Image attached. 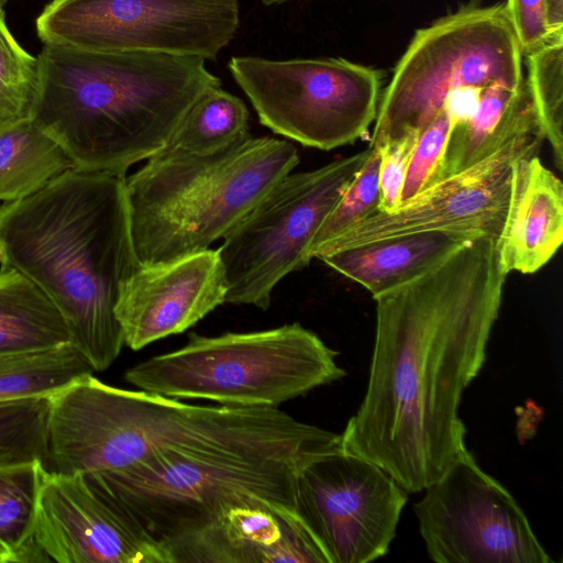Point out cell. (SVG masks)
Segmentation results:
<instances>
[{
  "label": "cell",
  "instance_id": "2e32d148",
  "mask_svg": "<svg viewBox=\"0 0 563 563\" xmlns=\"http://www.w3.org/2000/svg\"><path fill=\"white\" fill-rule=\"evenodd\" d=\"M227 282L218 250L142 265L123 284L115 306L124 345L134 351L185 332L225 303Z\"/></svg>",
  "mask_w": 563,
  "mask_h": 563
},
{
  "label": "cell",
  "instance_id": "d6a6232c",
  "mask_svg": "<svg viewBox=\"0 0 563 563\" xmlns=\"http://www.w3.org/2000/svg\"><path fill=\"white\" fill-rule=\"evenodd\" d=\"M548 22L553 37L563 35V0H545Z\"/></svg>",
  "mask_w": 563,
  "mask_h": 563
},
{
  "label": "cell",
  "instance_id": "836d02e7",
  "mask_svg": "<svg viewBox=\"0 0 563 563\" xmlns=\"http://www.w3.org/2000/svg\"><path fill=\"white\" fill-rule=\"evenodd\" d=\"M264 4H267V5H271V4H278V3H282V2H285V1H289V0H261Z\"/></svg>",
  "mask_w": 563,
  "mask_h": 563
},
{
  "label": "cell",
  "instance_id": "3957f363",
  "mask_svg": "<svg viewBox=\"0 0 563 563\" xmlns=\"http://www.w3.org/2000/svg\"><path fill=\"white\" fill-rule=\"evenodd\" d=\"M37 58L32 119L77 168L122 176L166 144L206 90L221 86L194 56L44 45Z\"/></svg>",
  "mask_w": 563,
  "mask_h": 563
},
{
  "label": "cell",
  "instance_id": "52a82bcc",
  "mask_svg": "<svg viewBox=\"0 0 563 563\" xmlns=\"http://www.w3.org/2000/svg\"><path fill=\"white\" fill-rule=\"evenodd\" d=\"M338 353L298 322L216 336L190 333L187 343L130 367L141 390L229 407H275L345 375Z\"/></svg>",
  "mask_w": 563,
  "mask_h": 563
},
{
  "label": "cell",
  "instance_id": "8992f818",
  "mask_svg": "<svg viewBox=\"0 0 563 563\" xmlns=\"http://www.w3.org/2000/svg\"><path fill=\"white\" fill-rule=\"evenodd\" d=\"M298 163L291 143L267 136H250L203 155L154 154L125 177L140 264L169 262L209 249Z\"/></svg>",
  "mask_w": 563,
  "mask_h": 563
},
{
  "label": "cell",
  "instance_id": "cb8c5ba5",
  "mask_svg": "<svg viewBox=\"0 0 563 563\" xmlns=\"http://www.w3.org/2000/svg\"><path fill=\"white\" fill-rule=\"evenodd\" d=\"M43 471L37 462L0 468V563L49 562L35 538Z\"/></svg>",
  "mask_w": 563,
  "mask_h": 563
},
{
  "label": "cell",
  "instance_id": "f1b7e54d",
  "mask_svg": "<svg viewBox=\"0 0 563 563\" xmlns=\"http://www.w3.org/2000/svg\"><path fill=\"white\" fill-rule=\"evenodd\" d=\"M379 168L380 153L371 147L365 163L317 230L309 247L311 260L321 246L379 209Z\"/></svg>",
  "mask_w": 563,
  "mask_h": 563
},
{
  "label": "cell",
  "instance_id": "f546056e",
  "mask_svg": "<svg viewBox=\"0 0 563 563\" xmlns=\"http://www.w3.org/2000/svg\"><path fill=\"white\" fill-rule=\"evenodd\" d=\"M450 133L451 122L443 109L419 132L409 157L400 203L435 183Z\"/></svg>",
  "mask_w": 563,
  "mask_h": 563
},
{
  "label": "cell",
  "instance_id": "4dcf8cb0",
  "mask_svg": "<svg viewBox=\"0 0 563 563\" xmlns=\"http://www.w3.org/2000/svg\"><path fill=\"white\" fill-rule=\"evenodd\" d=\"M418 134H407L376 148L380 153L379 185L382 201L379 209L383 211H393L401 202L408 162Z\"/></svg>",
  "mask_w": 563,
  "mask_h": 563
},
{
  "label": "cell",
  "instance_id": "9a60e30c",
  "mask_svg": "<svg viewBox=\"0 0 563 563\" xmlns=\"http://www.w3.org/2000/svg\"><path fill=\"white\" fill-rule=\"evenodd\" d=\"M35 538L49 562L173 563L167 550L125 518L84 473L44 468Z\"/></svg>",
  "mask_w": 563,
  "mask_h": 563
},
{
  "label": "cell",
  "instance_id": "7402d4cb",
  "mask_svg": "<svg viewBox=\"0 0 563 563\" xmlns=\"http://www.w3.org/2000/svg\"><path fill=\"white\" fill-rule=\"evenodd\" d=\"M75 167L63 146L33 119L0 128V201L29 197Z\"/></svg>",
  "mask_w": 563,
  "mask_h": 563
},
{
  "label": "cell",
  "instance_id": "6da1fadb",
  "mask_svg": "<svg viewBox=\"0 0 563 563\" xmlns=\"http://www.w3.org/2000/svg\"><path fill=\"white\" fill-rule=\"evenodd\" d=\"M496 242L474 238L433 269L374 298L367 388L341 443L407 493L424 489L467 451L459 407L485 363L507 276Z\"/></svg>",
  "mask_w": 563,
  "mask_h": 563
},
{
  "label": "cell",
  "instance_id": "ffe728a7",
  "mask_svg": "<svg viewBox=\"0 0 563 563\" xmlns=\"http://www.w3.org/2000/svg\"><path fill=\"white\" fill-rule=\"evenodd\" d=\"M529 132L541 133L527 81L490 85L474 114L451 130L435 183L477 164Z\"/></svg>",
  "mask_w": 563,
  "mask_h": 563
},
{
  "label": "cell",
  "instance_id": "603a6c76",
  "mask_svg": "<svg viewBox=\"0 0 563 563\" xmlns=\"http://www.w3.org/2000/svg\"><path fill=\"white\" fill-rule=\"evenodd\" d=\"M250 136V112L245 103L219 86L206 90L190 106L157 153L210 154Z\"/></svg>",
  "mask_w": 563,
  "mask_h": 563
},
{
  "label": "cell",
  "instance_id": "ba28073f",
  "mask_svg": "<svg viewBox=\"0 0 563 563\" xmlns=\"http://www.w3.org/2000/svg\"><path fill=\"white\" fill-rule=\"evenodd\" d=\"M522 56L504 3L467 4L418 30L378 103L369 146L418 134L455 87L523 80Z\"/></svg>",
  "mask_w": 563,
  "mask_h": 563
},
{
  "label": "cell",
  "instance_id": "44dd1931",
  "mask_svg": "<svg viewBox=\"0 0 563 563\" xmlns=\"http://www.w3.org/2000/svg\"><path fill=\"white\" fill-rule=\"evenodd\" d=\"M70 344L64 317L23 274L0 267V355L32 353Z\"/></svg>",
  "mask_w": 563,
  "mask_h": 563
},
{
  "label": "cell",
  "instance_id": "7a4b0ae2",
  "mask_svg": "<svg viewBox=\"0 0 563 563\" xmlns=\"http://www.w3.org/2000/svg\"><path fill=\"white\" fill-rule=\"evenodd\" d=\"M0 265L37 285L64 317L70 344L93 372L106 371L124 345L120 290L140 266L125 176L75 167L1 203Z\"/></svg>",
  "mask_w": 563,
  "mask_h": 563
},
{
  "label": "cell",
  "instance_id": "5bb4252c",
  "mask_svg": "<svg viewBox=\"0 0 563 563\" xmlns=\"http://www.w3.org/2000/svg\"><path fill=\"white\" fill-rule=\"evenodd\" d=\"M542 140L539 132L516 136L488 157L432 184L395 210L376 209L321 246L314 258L364 242L420 231L498 239L509 201L511 166L522 156L538 154Z\"/></svg>",
  "mask_w": 563,
  "mask_h": 563
},
{
  "label": "cell",
  "instance_id": "83f0119b",
  "mask_svg": "<svg viewBox=\"0 0 563 563\" xmlns=\"http://www.w3.org/2000/svg\"><path fill=\"white\" fill-rule=\"evenodd\" d=\"M0 3V128L32 119L40 93L38 58L14 38Z\"/></svg>",
  "mask_w": 563,
  "mask_h": 563
},
{
  "label": "cell",
  "instance_id": "277c9868",
  "mask_svg": "<svg viewBox=\"0 0 563 563\" xmlns=\"http://www.w3.org/2000/svg\"><path fill=\"white\" fill-rule=\"evenodd\" d=\"M341 449V434L314 426L298 435L167 454L129 468L84 474L166 550L242 504L267 507L314 541L298 509V477L313 461Z\"/></svg>",
  "mask_w": 563,
  "mask_h": 563
},
{
  "label": "cell",
  "instance_id": "30bf717a",
  "mask_svg": "<svg viewBox=\"0 0 563 563\" xmlns=\"http://www.w3.org/2000/svg\"><path fill=\"white\" fill-rule=\"evenodd\" d=\"M228 68L261 123L305 146L353 143L377 115L379 73L343 58L233 56Z\"/></svg>",
  "mask_w": 563,
  "mask_h": 563
},
{
  "label": "cell",
  "instance_id": "d4e9b609",
  "mask_svg": "<svg viewBox=\"0 0 563 563\" xmlns=\"http://www.w3.org/2000/svg\"><path fill=\"white\" fill-rule=\"evenodd\" d=\"M92 372L87 360L71 344L0 355V401L49 397Z\"/></svg>",
  "mask_w": 563,
  "mask_h": 563
},
{
  "label": "cell",
  "instance_id": "d6986e66",
  "mask_svg": "<svg viewBox=\"0 0 563 563\" xmlns=\"http://www.w3.org/2000/svg\"><path fill=\"white\" fill-rule=\"evenodd\" d=\"M290 533L311 539L267 507L242 504L173 543L168 553L173 563H276L279 545Z\"/></svg>",
  "mask_w": 563,
  "mask_h": 563
},
{
  "label": "cell",
  "instance_id": "8fae6325",
  "mask_svg": "<svg viewBox=\"0 0 563 563\" xmlns=\"http://www.w3.org/2000/svg\"><path fill=\"white\" fill-rule=\"evenodd\" d=\"M240 25L239 0H52L36 19L44 45L214 60Z\"/></svg>",
  "mask_w": 563,
  "mask_h": 563
},
{
  "label": "cell",
  "instance_id": "484cf974",
  "mask_svg": "<svg viewBox=\"0 0 563 563\" xmlns=\"http://www.w3.org/2000/svg\"><path fill=\"white\" fill-rule=\"evenodd\" d=\"M529 95L543 140L551 146L554 164L563 168V35L527 54Z\"/></svg>",
  "mask_w": 563,
  "mask_h": 563
},
{
  "label": "cell",
  "instance_id": "4fadbf2b",
  "mask_svg": "<svg viewBox=\"0 0 563 563\" xmlns=\"http://www.w3.org/2000/svg\"><path fill=\"white\" fill-rule=\"evenodd\" d=\"M407 492L382 467L343 449L298 477V509L328 563H366L389 550Z\"/></svg>",
  "mask_w": 563,
  "mask_h": 563
},
{
  "label": "cell",
  "instance_id": "4316f807",
  "mask_svg": "<svg viewBox=\"0 0 563 563\" xmlns=\"http://www.w3.org/2000/svg\"><path fill=\"white\" fill-rule=\"evenodd\" d=\"M49 397L0 401V468L41 463L45 466Z\"/></svg>",
  "mask_w": 563,
  "mask_h": 563
},
{
  "label": "cell",
  "instance_id": "5b68a950",
  "mask_svg": "<svg viewBox=\"0 0 563 563\" xmlns=\"http://www.w3.org/2000/svg\"><path fill=\"white\" fill-rule=\"evenodd\" d=\"M313 427L275 407L191 405L110 386L90 374L49 396L44 468L117 471L167 454L298 435Z\"/></svg>",
  "mask_w": 563,
  "mask_h": 563
},
{
  "label": "cell",
  "instance_id": "1f68e13d",
  "mask_svg": "<svg viewBox=\"0 0 563 563\" xmlns=\"http://www.w3.org/2000/svg\"><path fill=\"white\" fill-rule=\"evenodd\" d=\"M504 9L522 55L531 53L553 37L545 0H506Z\"/></svg>",
  "mask_w": 563,
  "mask_h": 563
},
{
  "label": "cell",
  "instance_id": "e575fe53",
  "mask_svg": "<svg viewBox=\"0 0 563 563\" xmlns=\"http://www.w3.org/2000/svg\"><path fill=\"white\" fill-rule=\"evenodd\" d=\"M5 1H7V0H0V3H2V4H3Z\"/></svg>",
  "mask_w": 563,
  "mask_h": 563
},
{
  "label": "cell",
  "instance_id": "7c38bea8",
  "mask_svg": "<svg viewBox=\"0 0 563 563\" xmlns=\"http://www.w3.org/2000/svg\"><path fill=\"white\" fill-rule=\"evenodd\" d=\"M413 505L438 563H550L512 495L467 450Z\"/></svg>",
  "mask_w": 563,
  "mask_h": 563
},
{
  "label": "cell",
  "instance_id": "9c48e42d",
  "mask_svg": "<svg viewBox=\"0 0 563 563\" xmlns=\"http://www.w3.org/2000/svg\"><path fill=\"white\" fill-rule=\"evenodd\" d=\"M369 153L371 147L314 170L291 172L271 188L218 249L225 303L269 307L277 284L310 263L317 230Z\"/></svg>",
  "mask_w": 563,
  "mask_h": 563
},
{
  "label": "cell",
  "instance_id": "ac0fdd59",
  "mask_svg": "<svg viewBox=\"0 0 563 563\" xmlns=\"http://www.w3.org/2000/svg\"><path fill=\"white\" fill-rule=\"evenodd\" d=\"M472 239L452 231H420L364 242L317 258L375 298L433 269Z\"/></svg>",
  "mask_w": 563,
  "mask_h": 563
},
{
  "label": "cell",
  "instance_id": "e0dca14e",
  "mask_svg": "<svg viewBox=\"0 0 563 563\" xmlns=\"http://www.w3.org/2000/svg\"><path fill=\"white\" fill-rule=\"evenodd\" d=\"M563 240V185L537 154L511 166L506 217L496 242L504 274H531L544 266Z\"/></svg>",
  "mask_w": 563,
  "mask_h": 563
}]
</instances>
